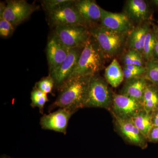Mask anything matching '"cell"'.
Masks as SVG:
<instances>
[{
  "label": "cell",
  "instance_id": "52a82bcc",
  "mask_svg": "<svg viewBox=\"0 0 158 158\" xmlns=\"http://www.w3.org/2000/svg\"><path fill=\"white\" fill-rule=\"evenodd\" d=\"M37 9V6L24 0L8 1L0 18L7 20L15 27L27 19Z\"/></svg>",
  "mask_w": 158,
  "mask_h": 158
},
{
  "label": "cell",
  "instance_id": "3957f363",
  "mask_svg": "<svg viewBox=\"0 0 158 158\" xmlns=\"http://www.w3.org/2000/svg\"><path fill=\"white\" fill-rule=\"evenodd\" d=\"M91 37L95 40L106 58H114L122 49L128 34L109 30L101 25L89 29Z\"/></svg>",
  "mask_w": 158,
  "mask_h": 158
},
{
  "label": "cell",
  "instance_id": "d6a6232c",
  "mask_svg": "<svg viewBox=\"0 0 158 158\" xmlns=\"http://www.w3.org/2000/svg\"><path fill=\"white\" fill-rule=\"evenodd\" d=\"M153 5H154L155 7L158 8V0H153V1H151Z\"/></svg>",
  "mask_w": 158,
  "mask_h": 158
},
{
  "label": "cell",
  "instance_id": "d6986e66",
  "mask_svg": "<svg viewBox=\"0 0 158 158\" xmlns=\"http://www.w3.org/2000/svg\"><path fill=\"white\" fill-rule=\"evenodd\" d=\"M143 108L148 113L158 109V87L148 82L142 102Z\"/></svg>",
  "mask_w": 158,
  "mask_h": 158
},
{
  "label": "cell",
  "instance_id": "603a6c76",
  "mask_svg": "<svg viewBox=\"0 0 158 158\" xmlns=\"http://www.w3.org/2000/svg\"><path fill=\"white\" fill-rule=\"evenodd\" d=\"M124 65L145 66V61L143 55L136 50L129 49L123 57Z\"/></svg>",
  "mask_w": 158,
  "mask_h": 158
},
{
  "label": "cell",
  "instance_id": "6da1fadb",
  "mask_svg": "<svg viewBox=\"0 0 158 158\" xmlns=\"http://www.w3.org/2000/svg\"><path fill=\"white\" fill-rule=\"evenodd\" d=\"M91 76L73 77L59 88L58 97L49 107L50 110L58 107L76 112L85 108Z\"/></svg>",
  "mask_w": 158,
  "mask_h": 158
},
{
  "label": "cell",
  "instance_id": "836d02e7",
  "mask_svg": "<svg viewBox=\"0 0 158 158\" xmlns=\"http://www.w3.org/2000/svg\"><path fill=\"white\" fill-rule=\"evenodd\" d=\"M1 158H11L6 156H2Z\"/></svg>",
  "mask_w": 158,
  "mask_h": 158
},
{
  "label": "cell",
  "instance_id": "2e32d148",
  "mask_svg": "<svg viewBox=\"0 0 158 158\" xmlns=\"http://www.w3.org/2000/svg\"><path fill=\"white\" fill-rule=\"evenodd\" d=\"M148 81L143 77H138L126 81L121 94L138 101L142 104Z\"/></svg>",
  "mask_w": 158,
  "mask_h": 158
},
{
  "label": "cell",
  "instance_id": "d4e9b609",
  "mask_svg": "<svg viewBox=\"0 0 158 158\" xmlns=\"http://www.w3.org/2000/svg\"><path fill=\"white\" fill-rule=\"evenodd\" d=\"M123 69L125 81L138 77H143L146 71L145 66L135 65H124Z\"/></svg>",
  "mask_w": 158,
  "mask_h": 158
},
{
  "label": "cell",
  "instance_id": "9c48e42d",
  "mask_svg": "<svg viewBox=\"0 0 158 158\" xmlns=\"http://www.w3.org/2000/svg\"><path fill=\"white\" fill-rule=\"evenodd\" d=\"M73 3L49 12V19L51 24L55 27L59 26L81 25L89 28L90 25L83 19L74 6Z\"/></svg>",
  "mask_w": 158,
  "mask_h": 158
},
{
  "label": "cell",
  "instance_id": "277c9868",
  "mask_svg": "<svg viewBox=\"0 0 158 158\" xmlns=\"http://www.w3.org/2000/svg\"><path fill=\"white\" fill-rule=\"evenodd\" d=\"M107 83L98 74L91 77L85 108H104L110 111L113 92L108 87Z\"/></svg>",
  "mask_w": 158,
  "mask_h": 158
},
{
  "label": "cell",
  "instance_id": "30bf717a",
  "mask_svg": "<svg viewBox=\"0 0 158 158\" xmlns=\"http://www.w3.org/2000/svg\"><path fill=\"white\" fill-rule=\"evenodd\" d=\"M75 113L71 110L60 108L49 114H44L40 119V125L44 130L66 134L71 117Z\"/></svg>",
  "mask_w": 158,
  "mask_h": 158
},
{
  "label": "cell",
  "instance_id": "5b68a950",
  "mask_svg": "<svg viewBox=\"0 0 158 158\" xmlns=\"http://www.w3.org/2000/svg\"><path fill=\"white\" fill-rule=\"evenodd\" d=\"M89 29L81 25L57 26L54 36L67 48H83L91 37Z\"/></svg>",
  "mask_w": 158,
  "mask_h": 158
},
{
  "label": "cell",
  "instance_id": "f546056e",
  "mask_svg": "<svg viewBox=\"0 0 158 158\" xmlns=\"http://www.w3.org/2000/svg\"><path fill=\"white\" fill-rule=\"evenodd\" d=\"M152 25L154 29L156 35V44L154 58L158 59V26L154 23H152Z\"/></svg>",
  "mask_w": 158,
  "mask_h": 158
},
{
  "label": "cell",
  "instance_id": "ba28073f",
  "mask_svg": "<svg viewBox=\"0 0 158 158\" xmlns=\"http://www.w3.org/2000/svg\"><path fill=\"white\" fill-rule=\"evenodd\" d=\"M144 109L141 103L123 94L113 92L110 112L122 118H132Z\"/></svg>",
  "mask_w": 158,
  "mask_h": 158
},
{
  "label": "cell",
  "instance_id": "7a4b0ae2",
  "mask_svg": "<svg viewBox=\"0 0 158 158\" xmlns=\"http://www.w3.org/2000/svg\"><path fill=\"white\" fill-rule=\"evenodd\" d=\"M106 59L104 54L91 36L83 48L70 77L81 76H91L98 74L104 68Z\"/></svg>",
  "mask_w": 158,
  "mask_h": 158
},
{
  "label": "cell",
  "instance_id": "4fadbf2b",
  "mask_svg": "<svg viewBox=\"0 0 158 158\" xmlns=\"http://www.w3.org/2000/svg\"><path fill=\"white\" fill-rule=\"evenodd\" d=\"M70 49L62 44L55 36L48 41L47 48L49 74L62 64L68 56Z\"/></svg>",
  "mask_w": 158,
  "mask_h": 158
},
{
  "label": "cell",
  "instance_id": "7402d4cb",
  "mask_svg": "<svg viewBox=\"0 0 158 158\" xmlns=\"http://www.w3.org/2000/svg\"><path fill=\"white\" fill-rule=\"evenodd\" d=\"M145 67L146 71L143 77L158 87V59L153 58L145 62Z\"/></svg>",
  "mask_w": 158,
  "mask_h": 158
},
{
  "label": "cell",
  "instance_id": "4316f807",
  "mask_svg": "<svg viewBox=\"0 0 158 158\" xmlns=\"http://www.w3.org/2000/svg\"><path fill=\"white\" fill-rule=\"evenodd\" d=\"M54 85H55V82L53 78L50 75H49L37 82L35 87L44 93L47 94L52 93Z\"/></svg>",
  "mask_w": 158,
  "mask_h": 158
},
{
  "label": "cell",
  "instance_id": "8fae6325",
  "mask_svg": "<svg viewBox=\"0 0 158 158\" xmlns=\"http://www.w3.org/2000/svg\"><path fill=\"white\" fill-rule=\"evenodd\" d=\"M101 25L111 31L128 34L135 27L132 22L124 13H115L106 11L101 7Z\"/></svg>",
  "mask_w": 158,
  "mask_h": 158
},
{
  "label": "cell",
  "instance_id": "e0dca14e",
  "mask_svg": "<svg viewBox=\"0 0 158 158\" xmlns=\"http://www.w3.org/2000/svg\"><path fill=\"white\" fill-rule=\"evenodd\" d=\"M151 26V23L149 22L143 23L129 33L127 42L129 49L136 50L142 54L144 41Z\"/></svg>",
  "mask_w": 158,
  "mask_h": 158
},
{
  "label": "cell",
  "instance_id": "44dd1931",
  "mask_svg": "<svg viewBox=\"0 0 158 158\" xmlns=\"http://www.w3.org/2000/svg\"><path fill=\"white\" fill-rule=\"evenodd\" d=\"M156 44L155 32L152 25L151 23V26L146 35L142 52V55L145 62L153 59Z\"/></svg>",
  "mask_w": 158,
  "mask_h": 158
},
{
  "label": "cell",
  "instance_id": "9a60e30c",
  "mask_svg": "<svg viewBox=\"0 0 158 158\" xmlns=\"http://www.w3.org/2000/svg\"><path fill=\"white\" fill-rule=\"evenodd\" d=\"M81 16L89 25L101 22V7L93 0H79L73 3Z\"/></svg>",
  "mask_w": 158,
  "mask_h": 158
},
{
  "label": "cell",
  "instance_id": "7c38bea8",
  "mask_svg": "<svg viewBox=\"0 0 158 158\" xmlns=\"http://www.w3.org/2000/svg\"><path fill=\"white\" fill-rule=\"evenodd\" d=\"M83 48L70 49L64 62L56 70L49 74L53 78L55 85L58 89L70 77L77 63Z\"/></svg>",
  "mask_w": 158,
  "mask_h": 158
},
{
  "label": "cell",
  "instance_id": "5bb4252c",
  "mask_svg": "<svg viewBox=\"0 0 158 158\" xmlns=\"http://www.w3.org/2000/svg\"><path fill=\"white\" fill-rule=\"evenodd\" d=\"M125 14L132 22L143 23L148 22L151 17L149 6L144 0H129L125 6Z\"/></svg>",
  "mask_w": 158,
  "mask_h": 158
},
{
  "label": "cell",
  "instance_id": "ffe728a7",
  "mask_svg": "<svg viewBox=\"0 0 158 158\" xmlns=\"http://www.w3.org/2000/svg\"><path fill=\"white\" fill-rule=\"evenodd\" d=\"M152 113H148L143 109L131 118L136 126L147 139L150 131L153 127L152 120Z\"/></svg>",
  "mask_w": 158,
  "mask_h": 158
},
{
  "label": "cell",
  "instance_id": "cb8c5ba5",
  "mask_svg": "<svg viewBox=\"0 0 158 158\" xmlns=\"http://www.w3.org/2000/svg\"><path fill=\"white\" fill-rule=\"evenodd\" d=\"M31 106L33 108L37 107L40 113H43L44 108L47 102L48 101L47 94L34 87L31 92Z\"/></svg>",
  "mask_w": 158,
  "mask_h": 158
},
{
  "label": "cell",
  "instance_id": "83f0119b",
  "mask_svg": "<svg viewBox=\"0 0 158 158\" xmlns=\"http://www.w3.org/2000/svg\"><path fill=\"white\" fill-rule=\"evenodd\" d=\"M15 27L7 20L0 18V36L2 37H9L13 34Z\"/></svg>",
  "mask_w": 158,
  "mask_h": 158
},
{
  "label": "cell",
  "instance_id": "f1b7e54d",
  "mask_svg": "<svg viewBox=\"0 0 158 158\" xmlns=\"http://www.w3.org/2000/svg\"><path fill=\"white\" fill-rule=\"evenodd\" d=\"M148 140V142L158 143V127H153L150 131Z\"/></svg>",
  "mask_w": 158,
  "mask_h": 158
},
{
  "label": "cell",
  "instance_id": "ac0fdd59",
  "mask_svg": "<svg viewBox=\"0 0 158 158\" xmlns=\"http://www.w3.org/2000/svg\"><path fill=\"white\" fill-rule=\"evenodd\" d=\"M105 77L108 84L114 88L118 87L124 81L123 69L115 58L105 69Z\"/></svg>",
  "mask_w": 158,
  "mask_h": 158
},
{
  "label": "cell",
  "instance_id": "484cf974",
  "mask_svg": "<svg viewBox=\"0 0 158 158\" xmlns=\"http://www.w3.org/2000/svg\"><path fill=\"white\" fill-rule=\"evenodd\" d=\"M75 1L73 0H44L42 1V5L44 9L49 13L63 6L73 4Z\"/></svg>",
  "mask_w": 158,
  "mask_h": 158
},
{
  "label": "cell",
  "instance_id": "8992f818",
  "mask_svg": "<svg viewBox=\"0 0 158 158\" xmlns=\"http://www.w3.org/2000/svg\"><path fill=\"white\" fill-rule=\"evenodd\" d=\"M112 114L116 129L127 142L142 149L147 147V138L136 126L131 118H122Z\"/></svg>",
  "mask_w": 158,
  "mask_h": 158
},
{
  "label": "cell",
  "instance_id": "4dcf8cb0",
  "mask_svg": "<svg viewBox=\"0 0 158 158\" xmlns=\"http://www.w3.org/2000/svg\"><path fill=\"white\" fill-rule=\"evenodd\" d=\"M152 120L153 127H158V109L152 113Z\"/></svg>",
  "mask_w": 158,
  "mask_h": 158
},
{
  "label": "cell",
  "instance_id": "1f68e13d",
  "mask_svg": "<svg viewBox=\"0 0 158 158\" xmlns=\"http://www.w3.org/2000/svg\"><path fill=\"white\" fill-rule=\"evenodd\" d=\"M6 5L4 4L3 2H1V5H0V16L2 15L3 14V12H4V10L5 9V7H6Z\"/></svg>",
  "mask_w": 158,
  "mask_h": 158
}]
</instances>
